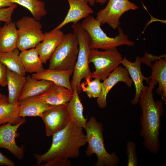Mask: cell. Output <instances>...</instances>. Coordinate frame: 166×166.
Here are the masks:
<instances>
[{"instance_id":"15","label":"cell","mask_w":166,"mask_h":166,"mask_svg":"<svg viewBox=\"0 0 166 166\" xmlns=\"http://www.w3.org/2000/svg\"><path fill=\"white\" fill-rule=\"evenodd\" d=\"M64 34L61 29L44 33L42 41L35 47L43 64L46 63L60 42Z\"/></svg>"},{"instance_id":"1","label":"cell","mask_w":166,"mask_h":166,"mask_svg":"<svg viewBox=\"0 0 166 166\" xmlns=\"http://www.w3.org/2000/svg\"><path fill=\"white\" fill-rule=\"evenodd\" d=\"M83 128L71 120L64 128L52 136V143L47 152L34 154L37 165L45 162L44 166L71 165L68 159L77 158L80 148L87 142Z\"/></svg>"},{"instance_id":"24","label":"cell","mask_w":166,"mask_h":166,"mask_svg":"<svg viewBox=\"0 0 166 166\" xmlns=\"http://www.w3.org/2000/svg\"><path fill=\"white\" fill-rule=\"evenodd\" d=\"M19 57L26 73H38L45 69L35 48L21 51Z\"/></svg>"},{"instance_id":"23","label":"cell","mask_w":166,"mask_h":166,"mask_svg":"<svg viewBox=\"0 0 166 166\" xmlns=\"http://www.w3.org/2000/svg\"><path fill=\"white\" fill-rule=\"evenodd\" d=\"M7 79L8 101L10 103L18 102L19 101L21 93L26 82V77L7 68Z\"/></svg>"},{"instance_id":"31","label":"cell","mask_w":166,"mask_h":166,"mask_svg":"<svg viewBox=\"0 0 166 166\" xmlns=\"http://www.w3.org/2000/svg\"><path fill=\"white\" fill-rule=\"evenodd\" d=\"M162 57H166L165 54L159 56H155L149 54L146 52L143 57L141 58L142 61V63L146 65L147 66L151 67L152 65V61H154L157 59Z\"/></svg>"},{"instance_id":"13","label":"cell","mask_w":166,"mask_h":166,"mask_svg":"<svg viewBox=\"0 0 166 166\" xmlns=\"http://www.w3.org/2000/svg\"><path fill=\"white\" fill-rule=\"evenodd\" d=\"M141 58L137 56L134 62H131L126 57L123 58L121 64H122L128 71L129 76L134 83L135 93V97L131 101L133 105L139 103L140 97L142 91L147 89L148 86H145L143 84V81L145 80L148 84L150 79L149 77H145L142 73L141 70V65L142 62Z\"/></svg>"},{"instance_id":"35","label":"cell","mask_w":166,"mask_h":166,"mask_svg":"<svg viewBox=\"0 0 166 166\" xmlns=\"http://www.w3.org/2000/svg\"><path fill=\"white\" fill-rule=\"evenodd\" d=\"M88 4L91 6H93L95 3L96 0H85Z\"/></svg>"},{"instance_id":"22","label":"cell","mask_w":166,"mask_h":166,"mask_svg":"<svg viewBox=\"0 0 166 166\" xmlns=\"http://www.w3.org/2000/svg\"><path fill=\"white\" fill-rule=\"evenodd\" d=\"M26 82L21 93L19 101L27 98L38 96L47 90L52 85L51 81L38 80L28 75Z\"/></svg>"},{"instance_id":"27","label":"cell","mask_w":166,"mask_h":166,"mask_svg":"<svg viewBox=\"0 0 166 166\" xmlns=\"http://www.w3.org/2000/svg\"><path fill=\"white\" fill-rule=\"evenodd\" d=\"M14 4H18L28 9L33 17L39 21L47 14L45 2L40 0H10Z\"/></svg>"},{"instance_id":"32","label":"cell","mask_w":166,"mask_h":166,"mask_svg":"<svg viewBox=\"0 0 166 166\" xmlns=\"http://www.w3.org/2000/svg\"><path fill=\"white\" fill-rule=\"evenodd\" d=\"M7 68L0 61V86L2 87L7 85Z\"/></svg>"},{"instance_id":"28","label":"cell","mask_w":166,"mask_h":166,"mask_svg":"<svg viewBox=\"0 0 166 166\" xmlns=\"http://www.w3.org/2000/svg\"><path fill=\"white\" fill-rule=\"evenodd\" d=\"M88 78L85 83L86 87L81 85V89L86 93L89 98H97L100 95L102 89V82L101 80L95 78L93 80Z\"/></svg>"},{"instance_id":"9","label":"cell","mask_w":166,"mask_h":166,"mask_svg":"<svg viewBox=\"0 0 166 166\" xmlns=\"http://www.w3.org/2000/svg\"><path fill=\"white\" fill-rule=\"evenodd\" d=\"M138 8L136 5L129 0H108L105 8L97 13L96 18L101 25L107 24L116 29L121 25L119 20L124 13Z\"/></svg>"},{"instance_id":"8","label":"cell","mask_w":166,"mask_h":166,"mask_svg":"<svg viewBox=\"0 0 166 166\" xmlns=\"http://www.w3.org/2000/svg\"><path fill=\"white\" fill-rule=\"evenodd\" d=\"M15 24L18 28L17 48L19 50L34 48L43 40L42 26L33 17L23 16Z\"/></svg>"},{"instance_id":"10","label":"cell","mask_w":166,"mask_h":166,"mask_svg":"<svg viewBox=\"0 0 166 166\" xmlns=\"http://www.w3.org/2000/svg\"><path fill=\"white\" fill-rule=\"evenodd\" d=\"M68 103L51 105L40 117L45 124L47 136H52L64 128L71 120L67 109Z\"/></svg>"},{"instance_id":"4","label":"cell","mask_w":166,"mask_h":166,"mask_svg":"<svg viewBox=\"0 0 166 166\" xmlns=\"http://www.w3.org/2000/svg\"><path fill=\"white\" fill-rule=\"evenodd\" d=\"M81 24L89 36L90 49L104 50L123 45L131 46L135 45V43L129 40L128 36L124 33L120 26L117 28L118 35L113 38L108 36L101 28L100 22L92 15L84 18Z\"/></svg>"},{"instance_id":"7","label":"cell","mask_w":166,"mask_h":166,"mask_svg":"<svg viewBox=\"0 0 166 166\" xmlns=\"http://www.w3.org/2000/svg\"><path fill=\"white\" fill-rule=\"evenodd\" d=\"M121 54L117 48L99 51L98 49L90 50L89 63H92L95 70L92 72V78L103 81L110 73L121 63L123 59Z\"/></svg>"},{"instance_id":"26","label":"cell","mask_w":166,"mask_h":166,"mask_svg":"<svg viewBox=\"0 0 166 166\" xmlns=\"http://www.w3.org/2000/svg\"><path fill=\"white\" fill-rule=\"evenodd\" d=\"M19 51L16 48L11 52L0 53V61L11 71L26 76V72L19 57Z\"/></svg>"},{"instance_id":"3","label":"cell","mask_w":166,"mask_h":166,"mask_svg":"<svg viewBox=\"0 0 166 166\" xmlns=\"http://www.w3.org/2000/svg\"><path fill=\"white\" fill-rule=\"evenodd\" d=\"M84 128L86 133L88 146L86 151L87 156L95 154L97 158L96 166H117L119 159L116 152L109 153L104 145L103 137V126L94 116L91 117Z\"/></svg>"},{"instance_id":"12","label":"cell","mask_w":166,"mask_h":166,"mask_svg":"<svg viewBox=\"0 0 166 166\" xmlns=\"http://www.w3.org/2000/svg\"><path fill=\"white\" fill-rule=\"evenodd\" d=\"M119 82H123L131 87L133 81L125 68L119 66L109 75L102 82L101 91L97 98V102L99 107L105 108L107 105V97L111 89Z\"/></svg>"},{"instance_id":"19","label":"cell","mask_w":166,"mask_h":166,"mask_svg":"<svg viewBox=\"0 0 166 166\" xmlns=\"http://www.w3.org/2000/svg\"><path fill=\"white\" fill-rule=\"evenodd\" d=\"M73 71H61L49 69H45L43 71L33 73L31 76L38 80L49 81L57 85L73 90L70 81V76Z\"/></svg>"},{"instance_id":"20","label":"cell","mask_w":166,"mask_h":166,"mask_svg":"<svg viewBox=\"0 0 166 166\" xmlns=\"http://www.w3.org/2000/svg\"><path fill=\"white\" fill-rule=\"evenodd\" d=\"M18 29L15 22L5 23L0 28V53L12 51L17 48Z\"/></svg>"},{"instance_id":"37","label":"cell","mask_w":166,"mask_h":166,"mask_svg":"<svg viewBox=\"0 0 166 166\" xmlns=\"http://www.w3.org/2000/svg\"><path fill=\"white\" fill-rule=\"evenodd\" d=\"M1 22H0V28L1 27Z\"/></svg>"},{"instance_id":"30","label":"cell","mask_w":166,"mask_h":166,"mask_svg":"<svg viewBox=\"0 0 166 166\" xmlns=\"http://www.w3.org/2000/svg\"><path fill=\"white\" fill-rule=\"evenodd\" d=\"M17 6V4H14L10 7L0 8V22L7 23L12 22V15Z\"/></svg>"},{"instance_id":"2","label":"cell","mask_w":166,"mask_h":166,"mask_svg":"<svg viewBox=\"0 0 166 166\" xmlns=\"http://www.w3.org/2000/svg\"><path fill=\"white\" fill-rule=\"evenodd\" d=\"M157 84L156 81L150 80L147 89L142 91L139 101L142 111L140 117V134L144 139V145L155 154L159 152L161 147L159 139L161 118L164 111L163 101L154 99L153 90Z\"/></svg>"},{"instance_id":"6","label":"cell","mask_w":166,"mask_h":166,"mask_svg":"<svg viewBox=\"0 0 166 166\" xmlns=\"http://www.w3.org/2000/svg\"><path fill=\"white\" fill-rule=\"evenodd\" d=\"M79 52V43L73 33L64 34L49 60V69L73 71Z\"/></svg>"},{"instance_id":"16","label":"cell","mask_w":166,"mask_h":166,"mask_svg":"<svg viewBox=\"0 0 166 166\" xmlns=\"http://www.w3.org/2000/svg\"><path fill=\"white\" fill-rule=\"evenodd\" d=\"M73 95V90L53 83L45 92L37 96L47 104L55 105L68 103Z\"/></svg>"},{"instance_id":"5","label":"cell","mask_w":166,"mask_h":166,"mask_svg":"<svg viewBox=\"0 0 166 166\" xmlns=\"http://www.w3.org/2000/svg\"><path fill=\"white\" fill-rule=\"evenodd\" d=\"M72 28L73 33L76 36L79 43V52L73 71L71 86L73 90H77L78 94L81 91V82L82 79H92V72L89 66V57L90 49V38L86 31L78 23L73 24Z\"/></svg>"},{"instance_id":"25","label":"cell","mask_w":166,"mask_h":166,"mask_svg":"<svg viewBox=\"0 0 166 166\" xmlns=\"http://www.w3.org/2000/svg\"><path fill=\"white\" fill-rule=\"evenodd\" d=\"M73 95L68 103L67 109L71 120L77 125L84 128L87 119L83 115V107L78 96L76 89L73 90Z\"/></svg>"},{"instance_id":"34","label":"cell","mask_w":166,"mask_h":166,"mask_svg":"<svg viewBox=\"0 0 166 166\" xmlns=\"http://www.w3.org/2000/svg\"><path fill=\"white\" fill-rule=\"evenodd\" d=\"M14 4L10 0H0V8L10 7Z\"/></svg>"},{"instance_id":"11","label":"cell","mask_w":166,"mask_h":166,"mask_svg":"<svg viewBox=\"0 0 166 166\" xmlns=\"http://www.w3.org/2000/svg\"><path fill=\"white\" fill-rule=\"evenodd\" d=\"M26 121L25 119L16 124L8 123L0 125V148L9 151L20 160L24 157L25 148L23 145L19 147L17 145L15 138L19 136L18 129Z\"/></svg>"},{"instance_id":"17","label":"cell","mask_w":166,"mask_h":166,"mask_svg":"<svg viewBox=\"0 0 166 166\" xmlns=\"http://www.w3.org/2000/svg\"><path fill=\"white\" fill-rule=\"evenodd\" d=\"M20 101L10 103L8 97L0 92V125L8 123L18 124L25 118L19 116Z\"/></svg>"},{"instance_id":"14","label":"cell","mask_w":166,"mask_h":166,"mask_svg":"<svg viewBox=\"0 0 166 166\" xmlns=\"http://www.w3.org/2000/svg\"><path fill=\"white\" fill-rule=\"evenodd\" d=\"M69 9L63 20L53 30L61 29L70 23L75 24L93 13V11L85 0H66Z\"/></svg>"},{"instance_id":"29","label":"cell","mask_w":166,"mask_h":166,"mask_svg":"<svg viewBox=\"0 0 166 166\" xmlns=\"http://www.w3.org/2000/svg\"><path fill=\"white\" fill-rule=\"evenodd\" d=\"M136 143L128 141L127 143V154L128 156L127 166H137L138 159L136 152Z\"/></svg>"},{"instance_id":"21","label":"cell","mask_w":166,"mask_h":166,"mask_svg":"<svg viewBox=\"0 0 166 166\" xmlns=\"http://www.w3.org/2000/svg\"><path fill=\"white\" fill-rule=\"evenodd\" d=\"M152 72L149 78L156 81L159 84L156 92L160 95L163 102L166 103V57L156 60L151 67Z\"/></svg>"},{"instance_id":"36","label":"cell","mask_w":166,"mask_h":166,"mask_svg":"<svg viewBox=\"0 0 166 166\" xmlns=\"http://www.w3.org/2000/svg\"><path fill=\"white\" fill-rule=\"evenodd\" d=\"M108 0H96V2L101 5L104 4Z\"/></svg>"},{"instance_id":"33","label":"cell","mask_w":166,"mask_h":166,"mask_svg":"<svg viewBox=\"0 0 166 166\" xmlns=\"http://www.w3.org/2000/svg\"><path fill=\"white\" fill-rule=\"evenodd\" d=\"M3 165L14 166L15 164L14 162L6 157L0 151V165Z\"/></svg>"},{"instance_id":"18","label":"cell","mask_w":166,"mask_h":166,"mask_svg":"<svg viewBox=\"0 0 166 166\" xmlns=\"http://www.w3.org/2000/svg\"><path fill=\"white\" fill-rule=\"evenodd\" d=\"M20 101V117H40L43 113L51 105L38 98L37 96L26 98Z\"/></svg>"}]
</instances>
